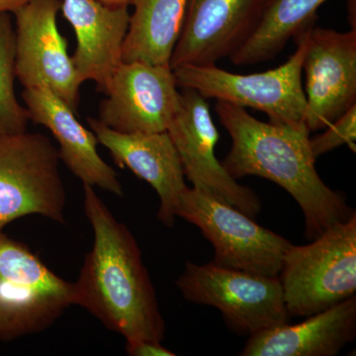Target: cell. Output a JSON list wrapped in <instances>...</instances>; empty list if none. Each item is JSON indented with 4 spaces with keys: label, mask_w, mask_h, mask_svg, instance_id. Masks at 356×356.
Segmentation results:
<instances>
[{
    "label": "cell",
    "mask_w": 356,
    "mask_h": 356,
    "mask_svg": "<svg viewBox=\"0 0 356 356\" xmlns=\"http://www.w3.org/2000/svg\"><path fill=\"white\" fill-rule=\"evenodd\" d=\"M84 211L93 229L76 284V305L127 341H163L165 325L137 241L96 194L83 185Z\"/></svg>",
    "instance_id": "1"
},
{
    "label": "cell",
    "mask_w": 356,
    "mask_h": 356,
    "mask_svg": "<svg viewBox=\"0 0 356 356\" xmlns=\"http://www.w3.org/2000/svg\"><path fill=\"white\" fill-rule=\"evenodd\" d=\"M215 110L232 140L231 151L222 161L227 172L236 180L254 175L285 189L303 212L308 240L355 212L343 194L332 191L318 175L306 125L266 123L228 102H217Z\"/></svg>",
    "instance_id": "2"
},
{
    "label": "cell",
    "mask_w": 356,
    "mask_h": 356,
    "mask_svg": "<svg viewBox=\"0 0 356 356\" xmlns=\"http://www.w3.org/2000/svg\"><path fill=\"white\" fill-rule=\"evenodd\" d=\"M278 277L290 317H308L355 296L356 213L308 245H292Z\"/></svg>",
    "instance_id": "3"
},
{
    "label": "cell",
    "mask_w": 356,
    "mask_h": 356,
    "mask_svg": "<svg viewBox=\"0 0 356 356\" xmlns=\"http://www.w3.org/2000/svg\"><path fill=\"white\" fill-rule=\"evenodd\" d=\"M312 27L295 37L297 49L285 64L257 74H238L213 65H180L173 69L177 86L213 98L264 112L269 122L302 126L306 96L302 83L303 60Z\"/></svg>",
    "instance_id": "4"
},
{
    "label": "cell",
    "mask_w": 356,
    "mask_h": 356,
    "mask_svg": "<svg viewBox=\"0 0 356 356\" xmlns=\"http://www.w3.org/2000/svg\"><path fill=\"white\" fill-rule=\"evenodd\" d=\"M76 284L24 243L0 233V341L44 331L76 305Z\"/></svg>",
    "instance_id": "5"
},
{
    "label": "cell",
    "mask_w": 356,
    "mask_h": 356,
    "mask_svg": "<svg viewBox=\"0 0 356 356\" xmlns=\"http://www.w3.org/2000/svg\"><path fill=\"white\" fill-rule=\"evenodd\" d=\"M187 301L212 306L240 334L266 331L288 323L282 285L278 276L259 275L218 266L187 261L177 281Z\"/></svg>",
    "instance_id": "6"
},
{
    "label": "cell",
    "mask_w": 356,
    "mask_h": 356,
    "mask_svg": "<svg viewBox=\"0 0 356 356\" xmlns=\"http://www.w3.org/2000/svg\"><path fill=\"white\" fill-rule=\"evenodd\" d=\"M175 214L200 229L214 248L213 262L218 266L280 276L292 243L257 224L242 211L187 186L178 200Z\"/></svg>",
    "instance_id": "7"
},
{
    "label": "cell",
    "mask_w": 356,
    "mask_h": 356,
    "mask_svg": "<svg viewBox=\"0 0 356 356\" xmlns=\"http://www.w3.org/2000/svg\"><path fill=\"white\" fill-rule=\"evenodd\" d=\"M60 161L58 149L42 134L0 137V229L28 215L64 224L67 198Z\"/></svg>",
    "instance_id": "8"
},
{
    "label": "cell",
    "mask_w": 356,
    "mask_h": 356,
    "mask_svg": "<svg viewBox=\"0 0 356 356\" xmlns=\"http://www.w3.org/2000/svg\"><path fill=\"white\" fill-rule=\"evenodd\" d=\"M182 89L179 109L166 132L177 149L185 177L193 188L254 218L261 209L259 196L232 177L215 156L219 132L206 98L194 89Z\"/></svg>",
    "instance_id": "9"
},
{
    "label": "cell",
    "mask_w": 356,
    "mask_h": 356,
    "mask_svg": "<svg viewBox=\"0 0 356 356\" xmlns=\"http://www.w3.org/2000/svg\"><path fill=\"white\" fill-rule=\"evenodd\" d=\"M62 0H30L14 11L15 72L24 88H44L76 112L79 79L57 25Z\"/></svg>",
    "instance_id": "10"
},
{
    "label": "cell",
    "mask_w": 356,
    "mask_h": 356,
    "mask_svg": "<svg viewBox=\"0 0 356 356\" xmlns=\"http://www.w3.org/2000/svg\"><path fill=\"white\" fill-rule=\"evenodd\" d=\"M105 95L98 120L124 133L166 132L180 105L170 65L122 62Z\"/></svg>",
    "instance_id": "11"
},
{
    "label": "cell",
    "mask_w": 356,
    "mask_h": 356,
    "mask_svg": "<svg viewBox=\"0 0 356 356\" xmlns=\"http://www.w3.org/2000/svg\"><path fill=\"white\" fill-rule=\"evenodd\" d=\"M306 83L304 123L324 130L356 105V31L313 27L303 60Z\"/></svg>",
    "instance_id": "12"
},
{
    "label": "cell",
    "mask_w": 356,
    "mask_h": 356,
    "mask_svg": "<svg viewBox=\"0 0 356 356\" xmlns=\"http://www.w3.org/2000/svg\"><path fill=\"white\" fill-rule=\"evenodd\" d=\"M262 0H189L170 65H213L248 38Z\"/></svg>",
    "instance_id": "13"
},
{
    "label": "cell",
    "mask_w": 356,
    "mask_h": 356,
    "mask_svg": "<svg viewBox=\"0 0 356 356\" xmlns=\"http://www.w3.org/2000/svg\"><path fill=\"white\" fill-rule=\"evenodd\" d=\"M88 121L98 143L108 149L116 165L129 168L156 191L161 201L158 219L172 227L178 200L187 186L181 161L168 133L119 132L98 119L89 117Z\"/></svg>",
    "instance_id": "14"
},
{
    "label": "cell",
    "mask_w": 356,
    "mask_h": 356,
    "mask_svg": "<svg viewBox=\"0 0 356 356\" xmlns=\"http://www.w3.org/2000/svg\"><path fill=\"white\" fill-rule=\"evenodd\" d=\"M60 10L74 28L76 50L72 57L81 81H92L106 95L122 63L127 34L128 6H109L99 0H62Z\"/></svg>",
    "instance_id": "15"
},
{
    "label": "cell",
    "mask_w": 356,
    "mask_h": 356,
    "mask_svg": "<svg viewBox=\"0 0 356 356\" xmlns=\"http://www.w3.org/2000/svg\"><path fill=\"white\" fill-rule=\"evenodd\" d=\"M22 97L30 121L51 131L60 145V161L83 185L123 196L118 175L98 154L95 133L77 121L74 110L44 88H24Z\"/></svg>",
    "instance_id": "16"
},
{
    "label": "cell",
    "mask_w": 356,
    "mask_h": 356,
    "mask_svg": "<svg viewBox=\"0 0 356 356\" xmlns=\"http://www.w3.org/2000/svg\"><path fill=\"white\" fill-rule=\"evenodd\" d=\"M356 336V297L308 316L296 325H278L250 336L242 356H334Z\"/></svg>",
    "instance_id": "17"
},
{
    "label": "cell",
    "mask_w": 356,
    "mask_h": 356,
    "mask_svg": "<svg viewBox=\"0 0 356 356\" xmlns=\"http://www.w3.org/2000/svg\"><path fill=\"white\" fill-rule=\"evenodd\" d=\"M189 0H132L122 62L170 65Z\"/></svg>",
    "instance_id": "18"
},
{
    "label": "cell",
    "mask_w": 356,
    "mask_h": 356,
    "mask_svg": "<svg viewBox=\"0 0 356 356\" xmlns=\"http://www.w3.org/2000/svg\"><path fill=\"white\" fill-rule=\"evenodd\" d=\"M327 0H262L257 22L245 42L231 56L247 65L275 58L290 39L315 26L317 11Z\"/></svg>",
    "instance_id": "19"
},
{
    "label": "cell",
    "mask_w": 356,
    "mask_h": 356,
    "mask_svg": "<svg viewBox=\"0 0 356 356\" xmlns=\"http://www.w3.org/2000/svg\"><path fill=\"white\" fill-rule=\"evenodd\" d=\"M15 77V30L9 13H0V137L27 132L29 113L16 98Z\"/></svg>",
    "instance_id": "20"
},
{
    "label": "cell",
    "mask_w": 356,
    "mask_h": 356,
    "mask_svg": "<svg viewBox=\"0 0 356 356\" xmlns=\"http://www.w3.org/2000/svg\"><path fill=\"white\" fill-rule=\"evenodd\" d=\"M325 129L324 133L310 138L311 151L316 159L343 145H348L355 153L356 105Z\"/></svg>",
    "instance_id": "21"
},
{
    "label": "cell",
    "mask_w": 356,
    "mask_h": 356,
    "mask_svg": "<svg viewBox=\"0 0 356 356\" xmlns=\"http://www.w3.org/2000/svg\"><path fill=\"white\" fill-rule=\"evenodd\" d=\"M126 351L131 356H175V353L168 350L159 341L139 339L127 341Z\"/></svg>",
    "instance_id": "22"
},
{
    "label": "cell",
    "mask_w": 356,
    "mask_h": 356,
    "mask_svg": "<svg viewBox=\"0 0 356 356\" xmlns=\"http://www.w3.org/2000/svg\"><path fill=\"white\" fill-rule=\"evenodd\" d=\"M30 0H0V13H14Z\"/></svg>",
    "instance_id": "23"
},
{
    "label": "cell",
    "mask_w": 356,
    "mask_h": 356,
    "mask_svg": "<svg viewBox=\"0 0 356 356\" xmlns=\"http://www.w3.org/2000/svg\"><path fill=\"white\" fill-rule=\"evenodd\" d=\"M102 3L106 6L119 7V6H130L132 0H99Z\"/></svg>",
    "instance_id": "24"
}]
</instances>
